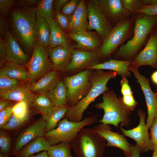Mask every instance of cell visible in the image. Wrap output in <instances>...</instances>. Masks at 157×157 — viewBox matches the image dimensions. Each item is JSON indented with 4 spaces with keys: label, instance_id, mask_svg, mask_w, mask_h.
<instances>
[{
    "label": "cell",
    "instance_id": "obj_39",
    "mask_svg": "<svg viewBox=\"0 0 157 157\" xmlns=\"http://www.w3.org/2000/svg\"><path fill=\"white\" fill-rule=\"evenodd\" d=\"M71 19V16L65 15L60 11L55 13L54 19L65 33L69 31Z\"/></svg>",
    "mask_w": 157,
    "mask_h": 157
},
{
    "label": "cell",
    "instance_id": "obj_20",
    "mask_svg": "<svg viewBox=\"0 0 157 157\" xmlns=\"http://www.w3.org/2000/svg\"><path fill=\"white\" fill-rule=\"evenodd\" d=\"M4 39L7 62L19 66H26L30 60L29 56L22 50L10 31L7 33Z\"/></svg>",
    "mask_w": 157,
    "mask_h": 157
},
{
    "label": "cell",
    "instance_id": "obj_28",
    "mask_svg": "<svg viewBox=\"0 0 157 157\" xmlns=\"http://www.w3.org/2000/svg\"><path fill=\"white\" fill-rule=\"evenodd\" d=\"M51 146L43 137H38L25 145L16 156L28 157L41 151H47Z\"/></svg>",
    "mask_w": 157,
    "mask_h": 157
},
{
    "label": "cell",
    "instance_id": "obj_46",
    "mask_svg": "<svg viewBox=\"0 0 157 157\" xmlns=\"http://www.w3.org/2000/svg\"><path fill=\"white\" fill-rule=\"evenodd\" d=\"M142 13L149 16L157 15V5L153 6H144L135 14Z\"/></svg>",
    "mask_w": 157,
    "mask_h": 157
},
{
    "label": "cell",
    "instance_id": "obj_55",
    "mask_svg": "<svg viewBox=\"0 0 157 157\" xmlns=\"http://www.w3.org/2000/svg\"><path fill=\"white\" fill-rule=\"evenodd\" d=\"M151 80L152 83L157 86V70L153 72L151 76Z\"/></svg>",
    "mask_w": 157,
    "mask_h": 157
},
{
    "label": "cell",
    "instance_id": "obj_36",
    "mask_svg": "<svg viewBox=\"0 0 157 157\" xmlns=\"http://www.w3.org/2000/svg\"><path fill=\"white\" fill-rule=\"evenodd\" d=\"M11 139L6 131L1 129L0 131V153L9 156L11 154Z\"/></svg>",
    "mask_w": 157,
    "mask_h": 157
},
{
    "label": "cell",
    "instance_id": "obj_42",
    "mask_svg": "<svg viewBox=\"0 0 157 157\" xmlns=\"http://www.w3.org/2000/svg\"><path fill=\"white\" fill-rule=\"evenodd\" d=\"M121 98L124 105L131 111L134 110L138 104V102L135 100L133 95L122 96Z\"/></svg>",
    "mask_w": 157,
    "mask_h": 157
},
{
    "label": "cell",
    "instance_id": "obj_40",
    "mask_svg": "<svg viewBox=\"0 0 157 157\" xmlns=\"http://www.w3.org/2000/svg\"><path fill=\"white\" fill-rule=\"evenodd\" d=\"M17 1L13 0H0V13L1 17L7 16L12 8Z\"/></svg>",
    "mask_w": 157,
    "mask_h": 157
},
{
    "label": "cell",
    "instance_id": "obj_15",
    "mask_svg": "<svg viewBox=\"0 0 157 157\" xmlns=\"http://www.w3.org/2000/svg\"><path fill=\"white\" fill-rule=\"evenodd\" d=\"M46 121L42 117L31 124L17 139L11 154L15 156L27 144L35 138L43 137L45 133Z\"/></svg>",
    "mask_w": 157,
    "mask_h": 157
},
{
    "label": "cell",
    "instance_id": "obj_7",
    "mask_svg": "<svg viewBox=\"0 0 157 157\" xmlns=\"http://www.w3.org/2000/svg\"><path fill=\"white\" fill-rule=\"evenodd\" d=\"M97 119L95 117L92 116L85 118L80 122H73L65 117L56 128L45 132L43 137L51 146L61 142L70 143L81 129L92 125Z\"/></svg>",
    "mask_w": 157,
    "mask_h": 157
},
{
    "label": "cell",
    "instance_id": "obj_2",
    "mask_svg": "<svg viewBox=\"0 0 157 157\" xmlns=\"http://www.w3.org/2000/svg\"><path fill=\"white\" fill-rule=\"evenodd\" d=\"M36 7H17L12 10L10 22L11 32L19 44L27 51L33 50L36 21Z\"/></svg>",
    "mask_w": 157,
    "mask_h": 157
},
{
    "label": "cell",
    "instance_id": "obj_25",
    "mask_svg": "<svg viewBox=\"0 0 157 157\" xmlns=\"http://www.w3.org/2000/svg\"><path fill=\"white\" fill-rule=\"evenodd\" d=\"M50 28V43L49 47L73 44L72 40L61 28L54 19L48 22Z\"/></svg>",
    "mask_w": 157,
    "mask_h": 157
},
{
    "label": "cell",
    "instance_id": "obj_47",
    "mask_svg": "<svg viewBox=\"0 0 157 157\" xmlns=\"http://www.w3.org/2000/svg\"><path fill=\"white\" fill-rule=\"evenodd\" d=\"M9 25L7 20L3 17L0 18V34L1 37H5L9 31Z\"/></svg>",
    "mask_w": 157,
    "mask_h": 157
},
{
    "label": "cell",
    "instance_id": "obj_1",
    "mask_svg": "<svg viewBox=\"0 0 157 157\" xmlns=\"http://www.w3.org/2000/svg\"><path fill=\"white\" fill-rule=\"evenodd\" d=\"M132 15L133 36L114 53V59L133 61L146 44L150 33L157 27V15L149 16L137 13Z\"/></svg>",
    "mask_w": 157,
    "mask_h": 157
},
{
    "label": "cell",
    "instance_id": "obj_50",
    "mask_svg": "<svg viewBox=\"0 0 157 157\" xmlns=\"http://www.w3.org/2000/svg\"><path fill=\"white\" fill-rule=\"evenodd\" d=\"M13 106L8 107L0 111V119L11 117L13 114Z\"/></svg>",
    "mask_w": 157,
    "mask_h": 157
},
{
    "label": "cell",
    "instance_id": "obj_35",
    "mask_svg": "<svg viewBox=\"0 0 157 157\" xmlns=\"http://www.w3.org/2000/svg\"><path fill=\"white\" fill-rule=\"evenodd\" d=\"M22 82L7 76L0 71V94L21 85Z\"/></svg>",
    "mask_w": 157,
    "mask_h": 157
},
{
    "label": "cell",
    "instance_id": "obj_54",
    "mask_svg": "<svg viewBox=\"0 0 157 157\" xmlns=\"http://www.w3.org/2000/svg\"><path fill=\"white\" fill-rule=\"evenodd\" d=\"M28 157H49L47 151H44L35 155H32Z\"/></svg>",
    "mask_w": 157,
    "mask_h": 157
},
{
    "label": "cell",
    "instance_id": "obj_44",
    "mask_svg": "<svg viewBox=\"0 0 157 157\" xmlns=\"http://www.w3.org/2000/svg\"><path fill=\"white\" fill-rule=\"evenodd\" d=\"M120 81L121 86V93L122 96L133 94V92L126 78L122 76Z\"/></svg>",
    "mask_w": 157,
    "mask_h": 157
},
{
    "label": "cell",
    "instance_id": "obj_3",
    "mask_svg": "<svg viewBox=\"0 0 157 157\" xmlns=\"http://www.w3.org/2000/svg\"><path fill=\"white\" fill-rule=\"evenodd\" d=\"M115 72L102 70H94L90 77L91 88L87 95L73 107H70L65 117L69 120L80 122L82 120L83 115L91 103L101 94L109 90L107 86L108 81L115 78Z\"/></svg>",
    "mask_w": 157,
    "mask_h": 157
},
{
    "label": "cell",
    "instance_id": "obj_13",
    "mask_svg": "<svg viewBox=\"0 0 157 157\" xmlns=\"http://www.w3.org/2000/svg\"><path fill=\"white\" fill-rule=\"evenodd\" d=\"M143 65L157 69V27L150 33L146 44L132 61L131 66L138 69Z\"/></svg>",
    "mask_w": 157,
    "mask_h": 157
},
{
    "label": "cell",
    "instance_id": "obj_16",
    "mask_svg": "<svg viewBox=\"0 0 157 157\" xmlns=\"http://www.w3.org/2000/svg\"><path fill=\"white\" fill-rule=\"evenodd\" d=\"M93 129L107 141L106 146L119 148L123 151L126 157H131V144L124 135L112 131L110 124L101 123L95 126Z\"/></svg>",
    "mask_w": 157,
    "mask_h": 157
},
{
    "label": "cell",
    "instance_id": "obj_33",
    "mask_svg": "<svg viewBox=\"0 0 157 157\" xmlns=\"http://www.w3.org/2000/svg\"><path fill=\"white\" fill-rule=\"evenodd\" d=\"M70 143L61 142L51 145L47 151L49 157H74L71 153Z\"/></svg>",
    "mask_w": 157,
    "mask_h": 157
},
{
    "label": "cell",
    "instance_id": "obj_48",
    "mask_svg": "<svg viewBox=\"0 0 157 157\" xmlns=\"http://www.w3.org/2000/svg\"><path fill=\"white\" fill-rule=\"evenodd\" d=\"M39 0H20L17 1L15 6L17 7L28 6L34 7L37 5Z\"/></svg>",
    "mask_w": 157,
    "mask_h": 157
},
{
    "label": "cell",
    "instance_id": "obj_14",
    "mask_svg": "<svg viewBox=\"0 0 157 157\" xmlns=\"http://www.w3.org/2000/svg\"><path fill=\"white\" fill-rule=\"evenodd\" d=\"M76 49V44H74L47 48L49 58L53 70L62 73L67 72L73 51Z\"/></svg>",
    "mask_w": 157,
    "mask_h": 157
},
{
    "label": "cell",
    "instance_id": "obj_37",
    "mask_svg": "<svg viewBox=\"0 0 157 157\" xmlns=\"http://www.w3.org/2000/svg\"><path fill=\"white\" fill-rule=\"evenodd\" d=\"M29 104L25 101L17 102L13 105V113L20 118H24L30 116Z\"/></svg>",
    "mask_w": 157,
    "mask_h": 157
},
{
    "label": "cell",
    "instance_id": "obj_22",
    "mask_svg": "<svg viewBox=\"0 0 157 157\" xmlns=\"http://www.w3.org/2000/svg\"><path fill=\"white\" fill-rule=\"evenodd\" d=\"M132 61L110 59L90 67L88 69L108 70L115 72L117 75L127 78L130 77L131 75L129 69Z\"/></svg>",
    "mask_w": 157,
    "mask_h": 157
},
{
    "label": "cell",
    "instance_id": "obj_9",
    "mask_svg": "<svg viewBox=\"0 0 157 157\" xmlns=\"http://www.w3.org/2000/svg\"><path fill=\"white\" fill-rule=\"evenodd\" d=\"M26 66L31 83L53 70L47 48L36 41L31 58Z\"/></svg>",
    "mask_w": 157,
    "mask_h": 157
},
{
    "label": "cell",
    "instance_id": "obj_30",
    "mask_svg": "<svg viewBox=\"0 0 157 157\" xmlns=\"http://www.w3.org/2000/svg\"><path fill=\"white\" fill-rule=\"evenodd\" d=\"M23 67L13 63L7 62L1 68L0 71L9 78L22 82L29 81L27 70H26Z\"/></svg>",
    "mask_w": 157,
    "mask_h": 157
},
{
    "label": "cell",
    "instance_id": "obj_51",
    "mask_svg": "<svg viewBox=\"0 0 157 157\" xmlns=\"http://www.w3.org/2000/svg\"><path fill=\"white\" fill-rule=\"evenodd\" d=\"M130 149L131 153V157H140L141 150L138 145L136 144L134 145L131 144Z\"/></svg>",
    "mask_w": 157,
    "mask_h": 157
},
{
    "label": "cell",
    "instance_id": "obj_12",
    "mask_svg": "<svg viewBox=\"0 0 157 157\" xmlns=\"http://www.w3.org/2000/svg\"><path fill=\"white\" fill-rule=\"evenodd\" d=\"M140 121L136 127L129 130L125 129L122 126L120 129L124 136H127L134 140L136 144L140 147L141 153L154 150L150 135L145 123V113L141 109L138 111Z\"/></svg>",
    "mask_w": 157,
    "mask_h": 157
},
{
    "label": "cell",
    "instance_id": "obj_52",
    "mask_svg": "<svg viewBox=\"0 0 157 157\" xmlns=\"http://www.w3.org/2000/svg\"><path fill=\"white\" fill-rule=\"evenodd\" d=\"M13 101L7 99H0V111L3 109L10 106H13L12 105Z\"/></svg>",
    "mask_w": 157,
    "mask_h": 157
},
{
    "label": "cell",
    "instance_id": "obj_4",
    "mask_svg": "<svg viewBox=\"0 0 157 157\" xmlns=\"http://www.w3.org/2000/svg\"><path fill=\"white\" fill-rule=\"evenodd\" d=\"M102 95V101L94 106L104 111L102 118L99 121L102 123L112 124L117 128L119 123L128 126L130 125L129 117L131 110L123 104L121 97L119 98L113 90H108Z\"/></svg>",
    "mask_w": 157,
    "mask_h": 157
},
{
    "label": "cell",
    "instance_id": "obj_27",
    "mask_svg": "<svg viewBox=\"0 0 157 157\" xmlns=\"http://www.w3.org/2000/svg\"><path fill=\"white\" fill-rule=\"evenodd\" d=\"M36 41L46 48L50 43V28L47 21L44 19H36L34 28Z\"/></svg>",
    "mask_w": 157,
    "mask_h": 157
},
{
    "label": "cell",
    "instance_id": "obj_56",
    "mask_svg": "<svg viewBox=\"0 0 157 157\" xmlns=\"http://www.w3.org/2000/svg\"><path fill=\"white\" fill-rule=\"evenodd\" d=\"M153 151L152 157H157V149L154 148Z\"/></svg>",
    "mask_w": 157,
    "mask_h": 157
},
{
    "label": "cell",
    "instance_id": "obj_21",
    "mask_svg": "<svg viewBox=\"0 0 157 157\" xmlns=\"http://www.w3.org/2000/svg\"><path fill=\"white\" fill-rule=\"evenodd\" d=\"M62 73L55 70L48 73L27 87L32 93L46 94L52 90L61 79Z\"/></svg>",
    "mask_w": 157,
    "mask_h": 157
},
{
    "label": "cell",
    "instance_id": "obj_23",
    "mask_svg": "<svg viewBox=\"0 0 157 157\" xmlns=\"http://www.w3.org/2000/svg\"><path fill=\"white\" fill-rule=\"evenodd\" d=\"M87 15V8L85 1L80 0L77 8L71 16L68 32L87 29L88 22Z\"/></svg>",
    "mask_w": 157,
    "mask_h": 157
},
{
    "label": "cell",
    "instance_id": "obj_11",
    "mask_svg": "<svg viewBox=\"0 0 157 157\" xmlns=\"http://www.w3.org/2000/svg\"><path fill=\"white\" fill-rule=\"evenodd\" d=\"M129 70L133 73L144 93L147 110L146 125L149 129L151 127L154 118L157 116V94L152 90L149 79L141 75L138 69L130 66Z\"/></svg>",
    "mask_w": 157,
    "mask_h": 157
},
{
    "label": "cell",
    "instance_id": "obj_45",
    "mask_svg": "<svg viewBox=\"0 0 157 157\" xmlns=\"http://www.w3.org/2000/svg\"><path fill=\"white\" fill-rule=\"evenodd\" d=\"M7 63L5 42L4 38L0 37V65L2 67Z\"/></svg>",
    "mask_w": 157,
    "mask_h": 157
},
{
    "label": "cell",
    "instance_id": "obj_29",
    "mask_svg": "<svg viewBox=\"0 0 157 157\" xmlns=\"http://www.w3.org/2000/svg\"><path fill=\"white\" fill-rule=\"evenodd\" d=\"M47 94L55 106L68 105V91L63 79H61L55 87Z\"/></svg>",
    "mask_w": 157,
    "mask_h": 157
},
{
    "label": "cell",
    "instance_id": "obj_24",
    "mask_svg": "<svg viewBox=\"0 0 157 157\" xmlns=\"http://www.w3.org/2000/svg\"><path fill=\"white\" fill-rule=\"evenodd\" d=\"M35 96L27 87L21 85L0 94V99L17 102L25 101L28 103L29 104L33 101Z\"/></svg>",
    "mask_w": 157,
    "mask_h": 157
},
{
    "label": "cell",
    "instance_id": "obj_49",
    "mask_svg": "<svg viewBox=\"0 0 157 157\" xmlns=\"http://www.w3.org/2000/svg\"><path fill=\"white\" fill-rule=\"evenodd\" d=\"M68 0H56L54 1L53 9L55 13L60 12Z\"/></svg>",
    "mask_w": 157,
    "mask_h": 157
},
{
    "label": "cell",
    "instance_id": "obj_38",
    "mask_svg": "<svg viewBox=\"0 0 157 157\" xmlns=\"http://www.w3.org/2000/svg\"><path fill=\"white\" fill-rule=\"evenodd\" d=\"M121 1L126 9L132 15L144 7L142 0H121Z\"/></svg>",
    "mask_w": 157,
    "mask_h": 157
},
{
    "label": "cell",
    "instance_id": "obj_5",
    "mask_svg": "<svg viewBox=\"0 0 157 157\" xmlns=\"http://www.w3.org/2000/svg\"><path fill=\"white\" fill-rule=\"evenodd\" d=\"M106 141L93 129L84 128L70 144L76 157H103Z\"/></svg>",
    "mask_w": 157,
    "mask_h": 157
},
{
    "label": "cell",
    "instance_id": "obj_53",
    "mask_svg": "<svg viewBox=\"0 0 157 157\" xmlns=\"http://www.w3.org/2000/svg\"><path fill=\"white\" fill-rule=\"evenodd\" d=\"M144 6L157 5V0H142Z\"/></svg>",
    "mask_w": 157,
    "mask_h": 157
},
{
    "label": "cell",
    "instance_id": "obj_34",
    "mask_svg": "<svg viewBox=\"0 0 157 157\" xmlns=\"http://www.w3.org/2000/svg\"><path fill=\"white\" fill-rule=\"evenodd\" d=\"M30 118V116L24 118H20L13 113L7 123L1 129L6 131L16 130L27 123Z\"/></svg>",
    "mask_w": 157,
    "mask_h": 157
},
{
    "label": "cell",
    "instance_id": "obj_26",
    "mask_svg": "<svg viewBox=\"0 0 157 157\" xmlns=\"http://www.w3.org/2000/svg\"><path fill=\"white\" fill-rule=\"evenodd\" d=\"M68 105L54 106L43 117L46 121L45 132L56 128L69 108Z\"/></svg>",
    "mask_w": 157,
    "mask_h": 157
},
{
    "label": "cell",
    "instance_id": "obj_32",
    "mask_svg": "<svg viewBox=\"0 0 157 157\" xmlns=\"http://www.w3.org/2000/svg\"><path fill=\"white\" fill-rule=\"evenodd\" d=\"M53 0L39 1L36 7V18H41L48 22L52 20L54 16Z\"/></svg>",
    "mask_w": 157,
    "mask_h": 157
},
{
    "label": "cell",
    "instance_id": "obj_10",
    "mask_svg": "<svg viewBox=\"0 0 157 157\" xmlns=\"http://www.w3.org/2000/svg\"><path fill=\"white\" fill-rule=\"evenodd\" d=\"M87 8V29L94 30L103 40L113 26L107 19L99 8L97 0L85 1Z\"/></svg>",
    "mask_w": 157,
    "mask_h": 157
},
{
    "label": "cell",
    "instance_id": "obj_8",
    "mask_svg": "<svg viewBox=\"0 0 157 157\" xmlns=\"http://www.w3.org/2000/svg\"><path fill=\"white\" fill-rule=\"evenodd\" d=\"M94 70L86 69L63 77L68 93V106H73L88 94L91 86L90 77Z\"/></svg>",
    "mask_w": 157,
    "mask_h": 157
},
{
    "label": "cell",
    "instance_id": "obj_6",
    "mask_svg": "<svg viewBox=\"0 0 157 157\" xmlns=\"http://www.w3.org/2000/svg\"><path fill=\"white\" fill-rule=\"evenodd\" d=\"M133 26L134 19L132 15L130 18L118 23L113 26L103 40L97 52L100 60L108 58L126 41L132 38Z\"/></svg>",
    "mask_w": 157,
    "mask_h": 157
},
{
    "label": "cell",
    "instance_id": "obj_41",
    "mask_svg": "<svg viewBox=\"0 0 157 157\" xmlns=\"http://www.w3.org/2000/svg\"><path fill=\"white\" fill-rule=\"evenodd\" d=\"M80 1V0H69L60 12L67 15L72 16L77 8Z\"/></svg>",
    "mask_w": 157,
    "mask_h": 157
},
{
    "label": "cell",
    "instance_id": "obj_17",
    "mask_svg": "<svg viewBox=\"0 0 157 157\" xmlns=\"http://www.w3.org/2000/svg\"><path fill=\"white\" fill-rule=\"evenodd\" d=\"M97 2L100 9L112 25L115 26L132 16L125 8L121 0H97Z\"/></svg>",
    "mask_w": 157,
    "mask_h": 157
},
{
    "label": "cell",
    "instance_id": "obj_31",
    "mask_svg": "<svg viewBox=\"0 0 157 157\" xmlns=\"http://www.w3.org/2000/svg\"><path fill=\"white\" fill-rule=\"evenodd\" d=\"M32 106L44 117L49 111L55 106L46 94L35 95L33 101L29 104Z\"/></svg>",
    "mask_w": 157,
    "mask_h": 157
},
{
    "label": "cell",
    "instance_id": "obj_43",
    "mask_svg": "<svg viewBox=\"0 0 157 157\" xmlns=\"http://www.w3.org/2000/svg\"><path fill=\"white\" fill-rule=\"evenodd\" d=\"M150 129L149 135L153 148L157 149V116L154 118Z\"/></svg>",
    "mask_w": 157,
    "mask_h": 157
},
{
    "label": "cell",
    "instance_id": "obj_19",
    "mask_svg": "<svg viewBox=\"0 0 157 157\" xmlns=\"http://www.w3.org/2000/svg\"><path fill=\"white\" fill-rule=\"evenodd\" d=\"M98 53L79 49H74L72 52L71 61L67 72H79L100 63Z\"/></svg>",
    "mask_w": 157,
    "mask_h": 157
},
{
    "label": "cell",
    "instance_id": "obj_57",
    "mask_svg": "<svg viewBox=\"0 0 157 157\" xmlns=\"http://www.w3.org/2000/svg\"><path fill=\"white\" fill-rule=\"evenodd\" d=\"M0 157H9V156L3 154H0Z\"/></svg>",
    "mask_w": 157,
    "mask_h": 157
},
{
    "label": "cell",
    "instance_id": "obj_18",
    "mask_svg": "<svg viewBox=\"0 0 157 157\" xmlns=\"http://www.w3.org/2000/svg\"><path fill=\"white\" fill-rule=\"evenodd\" d=\"M67 35L76 42V49L98 52L103 42L98 33L95 31L87 29L68 32Z\"/></svg>",
    "mask_w": 157,
    "mask_h": 157
}]
</instances>
